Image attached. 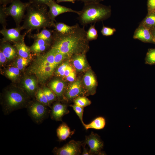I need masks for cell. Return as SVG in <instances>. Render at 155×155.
Returning <instances> with one entry per match:
<instances>
[{
  "label": "cell",
  "instance_id": "obj_19",
  "mask_svg": "<svg viewBox=\"0 0 155 155\" xmlns=\"http://www.w3.org/2000/svg\"><path fill=\"white\" fill-rule=\"evenodd\" d=\"M23 84L24 89L28 94L35 95L37 90V81L35 78L31 77H27L24 80Z\"/></svg>",
  "mask_w": 155,
  "mask_h": 155
},
{
  "label": "cell",
  "instance_id": "obj_12",
  "mask_svg": "<svg viewBox=\"0 0 155 155\" xmlns=\"http://www.w3.org/2000/svg\"><path fill=\"white\" fill-rule=\"evenodd\" d=\"M47 5L49 9L48 13L50 18L52 21L54 22H56V17L61 14L67 12H72L79 15L80 13V11H77L60 5L55 1L50 2Z\"/></svg>",
  "mask_w": 155,
  "mask_h": 155
},
{
  "label": "cell",
  "instance_id": "obj_9",
  "mask_svg": "<svg viewBox=\"0 0 155 155\" xmlns=\"http://www.w3.org/2000/svg\"><path fill=\"white\" fill-rule=\"evenodd\" d=\"M82 143L81 141L72 140L61 148L55 147L52 152L56 155H80Z\"/></svg>",
  "mask_w": 155,
  "mask_h": 155
},
{
  "label": "cell",
  "instance_id": "obj_5",
  "mask_svg": "<svg viewBox=\"0 0 155 155\" xmlns=\"http://www.w3.org/2000/svg\"><path fill=\"white\" fill-rule=\"evenodd\" d=\"M30 3L23 2L20 0H14L7 7H4V11L8 16H11L13 19L16 26L20 24L25 16L26 9Z\"/></svg>",
  "mask_w": 155,
  "mask_h": 155
},
{
  "label": "cell",
  "instance_id": "obj_48",
  "mask_svg": "<svg viewBox=\"0 0 155 155\" xmlns=\"http://www.w3.org/2000/svg\"><path fill=\"white\" fill-rule=\"evenodd\" d=\"M150 30L151 32L155 42V27L150 29Z\"/></svg>",
  "mask_w": 155,
  "mask_h": 155
},
{
  "label": "cell",
  "instance_id": "obj_41",
  "mask_svg": "<svg viewBox=\"0 0 155 155\" xmlns=\"http://www.w3.org/2000/svg\"><path fill=\"white\" fill-rule=\"evenodd\" d=\"M66 78L67 81L71 82H73L74 81L76 78L75 72L74 71L72 72Z\"/></svg>",
  "mask_w": 155,
  "mask_h": 155
},
{
  "label": "cell",
  "instance_id": "obj_29",
  "mask_svg": "<svg viewBox=\"0 0 155 155\" xmlns=\"http://www.w3.org/2000/svg\"><path fill=\"white\" fill-rule=\"evenodd\" d=\"M20 70L16 67H11L5 71L7 76L12 80H16L19 76Z\"/></svg>",
  "mask_w": 155,
  "mask_h": 155
},
{
  "label": "cell",
  "instance_id": "obj_18",
  "mask_svg": "<svg viewBox=\"0 0 155 155\" xmlns=\"http://www.w3.org/2000/svg\"><path fill=\"white\" fill-rule=\"evenodd\" d=\"M49 86L57 97L60 98L63 97L65 90V84L63 82L54 80L50 82Z\"/></svg>",
  "mask_w": 155,
  "mask_h": 155
},
{
  "label": "cell",
  "instance_id": "obj_26",
  "mask_svg": "<svg viewBox=\"0 0 155 155\" xmlns=\"http://www.w3.org/2000/svg\"><path fill=\"white\" fill-rule=\"evenodd\" d=\"M140 24L150 30L155 27V11L148 12Z\"/></svg>",
  "mask_w": 155,
  "mask_h": 155
},
{
  "label": "cell",
  "instance_id": "obj_22",
  "mask_svg": "<svg viewBox=\"0 0 155 155\" xmlns=\"http://www.w3.org/2000/svg\"><path fill=\"white\" fill-rule=\"evenodd\" d=\"M30 48L31 52L35 54H39L45 51L51 45L45 40L41 39L34 40Z\"/></svg>",
  "mask_w": 155,
  "mask_h": 155
},
{
  "label": "cell",
  "instance_id": "obj_28",
  "mask_svg": "<svg viewBox=\"0 0 155 155\" xmlns=\"http://www.w3.org/2000/svg\"><path fill=\"white\" fill-rule=\"evenodd\" d=\"M95 24H91L88 30L86 31V37L88 41L96 40L98 36V31L95 27Z\"/></svg>",
  "mask_w": 155,
  "mask_h": 155
},
{
  "label": "cell",
  "instance_id": "obj_38",
  "mask_svg": "<svg viewBox=\"0 0 155 155\" xmlns=\"http://www.w3.org/2000/svg\"><path fill=\"white\" fill-rule=\"evenodd\" d=\"M69 65L68 62H65L61 64L56 70V75L59 77H64L66 69Z\"/></svg>",
  "mask_w": 155,
  "mask_h": 155
},
{
  "label": "cell",
  "instance_id": "obj_16",
  "mask_svg": "<svg viewBox=\"0 0 155 155\" xmlns=\"http://www.w3.org/2000/svg\"><path fill=\"white\" fill-rule=\"evenodd\" d=\"M53 30L44 28L36 34H30L28 36L34 40L38 39H43L51 44L53 40Z\"/></svg>",
  "mask_w": 155,
  "mask_h": 155
},
{
  "label": "cell",
  "instance_id": "obj_47",
  "mask_svg": "<svg viewBox=\"0 0 155 155\" xmlns=\"http://www.w3.org/2000/svg\"><path fill=\"white\" fill-rule=\"evenodd\" d=\"M76 1L78 0H57L56 2L57 3L62 2H70L74 3Z\"/></svg>",
  "mask_w": 155,
  "mask_h": 155
},
{
  "label": "cell",
  "instance_id": "obj_8",
  "mask_svg": "<svg viewBox=\"0 0 155 155\" xmlns=\"http://www.w3.org/2000/svg\"><path fill=\"white\" fill-rule=\"evenodd\" d=\"M84 143L89 147L91 155H103L102 151L104 144L100 137L98 134L92 132L88 136H86Z\"/></svg>",
  "mask_w": 155,
  "mask_h": 155
},
{
  "label": "cell",
  "instance_id": "obj_32",
  "mask_svg": "<svg viewBox=\"0 0 155 155\" xmlns=\"http://www.w3.org/2000/svg\"><path fill=\"white\" fill-rule=\"evenodd\" d=\"M145 63L150 65L155 64V48L148 50L145 58Z\"/></svg>",
  "mask_w": 155,
  "mask_h": 155
},
{
  "label": "cell",
  "instance_id": "obj_37",
  "mask_svg": "<svg viewBox=\"0 0 155 155\" xmlns=\"http://www.w3.org/2000/svg\"><path fill=\"white\" fill-rule=\"evenodd\" d=\"M116 31L115 28L106 27L103 25L101 32L104 36H109L113 35Z\"/></svg>",
  "mask_w": 155,
  "mask_h": 155
},
{
  "label": "cell",
  "instance_id": "obj_15",
  "mask_svg": "<svg viewBox=\"0 0 155 155\" xmlns=\"http://www.w3.org/2000/svg\"><path fill=\"white\" fill-rule=\"evenodd\" d=\"M83 82L87 94H92L95 92L96 81L95 77L91 70L87 71L83 78Z\"/></svg>",
  "mask_w": 155,
  "mask_h": 155
},
{
  "label": "cell",
  "instance_id": "obj_17",
  "mask_svg": "<svg viewBox=\"0 0 155 155\" xmlns=\"http://www.w3.org/2000/svg\"><path fill=\"white\" fill-rule=\"evenodd\" d=\"M1 50L6 57L7 60H10L13 59L18 55L15 46L11 44L9 42L3 40L2 39Z\"/></svg>",
  "mask_w": 155,
  "mask_h": 155
},
{
  "label": "cell",
  "instance_id": "obj_36",
  "mask_svg": "<svg viewBox=\"0 0 155 155\" xmlns=\"http://www.w3.org/2000/svg\"><path fill=\"white\" fill-rule=\"evenodd\" d=\"M7 16L5 13L3 6L0 5V23L3 28H6L7 25L6 18Z\"/></svg>",
  "mask_w": 155,
  "mask_h": 155
},
{
  "label": "cell",
  "instance_id": "obj_24",
  "mask_svg": "<svg viewBox=\"0 0 155 155\" xmlns=\"http://www.w3.org/2000/svg\"><path fill=\"white\" fill-rule=\"evenodd\" d=\"M76 26V24L72 26H69L63 22H56L54 24L53 28V30L56 32L65 34L72 32Z\"/></svg>",
  "mask_w": 155,
  "mask_h": 155
},
{
  "label": "cell",
  "instance_id": "obj_46",
  "mask_svg": "<svg viewBox=\"0 0 155 155\" xmlns=\"http://www.w3.org/2000/svg\"><path fill=\"white\" fill-rule=\"evenodd\" d=\"M14 0H0V4L4 7H6L7 5L10 3Z\"/></svg>",
  "mask_w": 155,
  "mask_h": 155
},
{
  "label": "cell",
  "instance_id": "obj_43",
  "mask_svg": "<svg viewBox=\"0 0 155 155\" xmlns=\"http://www.w3.org/2000/svg\"><path fill=\"white\" fill-rule=\"evenodd\" d=\"M104 0H78L83 2L84 4L91 3H100Z\"/></svg>",
  "mask_w": 155,
  "mask_h": 155
},
{
  "label": "cell",
  "instance_id": "obj_39",
  "mask_svg": "<svg viewBox=\"0 0 155 155\" xmlns=\"http://www.w3.org/2000/svg\"><path fill=\"white\" fill-rule=\"evenodd\" d=\"M30 3L38 5H46L51 1L55 0H28Z\"/></svg>",
  "mask_w": 155,
  "mask_h": 155
},
{
  "label": "cell",
  "instance_id": "obj_35",
  "mask_svg": "<svg viewBox=\"0 0 155 155\" xmlns=\"http://www.w3.org/2000/svg\"><path fill=\"white\" fill-rule=\"evenodd\" d=\"M55 52V54L54 59V64L57 66L65 59L70 58L65 54L60 52Z\"/></svg>",
  "mask_w": 155,
  "mask_h": 155
},
{
  "label": "cell",
  "instance_id": "obj_10",
  "mask_svg": "<svg viewBox=\"0 0 155 155\" xmlns=\"http://www.w3.org/2000/svg\"><path fill=\"white\" fill-rule=\"evenodd\" d=\"M21 26H16L15 28L10 29L2 28L0 31L1 34L3 36L2 40L14 43L24 40L25 33L22 35L21 31L22 30Z\"/></svg>",
  "mask_w": 155,
  "mask_h": 155
},
{
  "label": "cell",
  "instance_id": "obj_20",
  "mask_svg": "<svg viewBox=\"0 0 155 155\" xmlns=\"http://www.w3.org/2000/svg\"><path fill=\"white\" fill-rule=\"evenodd\" d=\"M56 132L57 136L61 141L65 140L74 133V131H71L67 125L64 122L62 123L58 127Z\"/></svg>",
  "mask_w": 155,
  "mask_h": 155
},
{
  "label": "cell",
  "instance_id": "obj_23",
  "mask_svg": "<svg viewBox=\"0 0 155 155\" xmlns=\"http://www.w3.org/2000/svg\"><path fill=\"white\" fill-rule=\"evenodd\" d=\"M19 56L25 58L30 57L31 51L30 48L26 45L24 40L14 43Z\"/></svg>",
  "mask_w": 155,
  "mask_h": 155
},
{
  "label": "cell",
  "instance_id": "obj_31",
  "mask_svg": "<svg viewBox=\"0 0 155 155\" xmlns=\"http://www.w3.org/2000/svg\"><path fill=\"white\" fill-rule=\"evenodd\" d=\"M42 89L51 107V104L56 100L57 96L49 88L44 87Z\"/></svg>",
  "mask_w": 155,
  "mask_h": 155
},
{
  "label": "cell",
  "instance_id": "obj_27",
  "mask_svg": "<svg viewBox=\"0 0 155 155\" xmlns=\"http://www.w3.org/2000/svg\"><path fill=\"white\" fill-rule=\"evenodd\" d=\"M35 96L37 101L51 108L49 101L43 92L42 89L39 88L37 90Z\"/></svg>",
  "mask_w": 155,
  "mask_h": 155
},
{
  "label": "cell",
  "instance_id": "obj_21",
  "mask_svg": "<svg viewBox=\"0 0 155 155\" xmlns=\"http://www.w3.org/2000/svg\"><path fill=\"white\" fill-rule=\"evenodd\" d=\"M73 60V65L79 71L84 70L87 67V63L85 55L84 53L75 54Z\"/></svg>",
  "mask_w": 155,
  "mask_h": 155
},
{
  "label": "cell",
  "instance_id": "obj_25",
  "mask_svg": "<svg viewBox=\"0 0 155 155\" xmlns=\"http://www.w3.org/2000/svg\"><path fill=\"white\" fill-rule=\"evenodd\" d=\"M105 124V119L102 117H99L95 119L90 123H84L83 125L86 130L89 129H101L104 127Z\"/></svg>",
  "mask_w": 155,
  "mask_h": 155
},
{
  "label": "cell",
  "instance_id": "obj_1",
  "mask_svg": "<svg viewBox=\"0 0 155 155\" xmlns=\"http://www.w3.org/2000/svg\"><path fill=\"white\" fill-rule=\"evenodd\" d=\"M84 27H80L78 24H76L73 30L65 34H60L53 30V40L50 49L69 57L75 54L84 53L89 48V41L86 37V31Z\"/></svg>",
  "mask_w": 155,
  "mask_h": 155
},
{
  "label": "cell",
  "instance_id": "obj_14",
  "mask_svg": "<svg viewBox=\"0 0 155 155\" xmlns=\"http://www.w3.org/2000/svg\"><path fill=\"white\" fill-rule=\"evenodd\" d=\"M50 112L51 119L56 121H62L63 117L68 114L69 111L67 105L60 102L54 104Z\"/></svg>",
  "mask_w": 155,
  "mask_h": 155
},
{
  "label": "cell",
  "instance_id": "obj_13",
  "mask_svg": "<svg viewBox=\"0 0 155 155\" xmlns=\"http://www.w3.org/2000/svg\"><path fill=\"white\" fill-rule=\"evenodd\" d=\"M133 38L144 42L155 43L150 30L140 24L135 30Z\"/></svg>",
  "mask_w": 155,
  "mask_h": 155
},
{
  "label": "cell",
  "instance_id": "obj_33",
  "mask_svg": "<svg viewBox=\"0 0 155 155\" xmlns=\"http://www.w3.org/2000/svg\"><path fill=\"white\" fill-rule=\"evenodd\" d=\"M16 61L17 67L20 70H21L28 65L30 62V59L29 58H25L19 56Z\"/></svg>",
  "mask_w": 155,
  "mask_h": 155
},
{
  "label": "cell",
  "instance_id": "obj_6",
  "mask_svg": "<svg viewBox=\"0 0 155 155\" xmlns=\"http://www.w3.org/2000/svg\"><path fill=\"white\" fill-rule=\"evenodd\" d=\"M31 71L39 81L44 82L52 75L57 66L46 61L40 55L38 57Z\"/></svg>",
  "mask_w": 155,
  "mask_h": 155
},
{
  "label": "cell",
  "instance_id": "obj_7",
  "mask_svg": "<svg viewBox=\"0 0 155 155\" xmlns=\"http://www.w3.org/2000/svg\"><path fill=\"white\" fill-rule=\"evenodd\" d=\"M48 107L36 100L29 102L26 108L28 115L32 121L39 124L48 117L51 111Z\"/></svg>",
  "mask_w": 155,
  "mask_h": 155
},
{
  "label": "cell",
  "instance_id": "obj_44",
  "mask_svg": "<svg viewBox=\"0 0 155 155\" xmlns=\"http://www.w3.org/2000/svg\"><path fill=\"white\" fill-rule=\"evenodd\" d=\"M7 60L6 57L3 54L2 51L0 49V61L1 64L5 63Z\"/></svg>",
  "mask_w": 155,
  "mask_h": 155
},
{
  "label": "cell",
  "instance_id": "obj_30",
  "mask_svg": "<svg viewBox=\"0 0 155 155\" xmlns=\"http://www.w3.org/2000/svg\"><path fill=\"white\" fill-rule=\"evenodd\" d=\"M73 101L74 104L84 108L89 105L91 103V101L85 96L78 97L74 99Z\"/></svg>",
  "mask_w": 155,
  "mask_h": 155
},
{
  "label": "cell",
  "instance_id": "obj_40",
  "mask_svg": "<svg viewBox=\"0 0 155 155\" xmlns=\"http://www.w3.org/2000/svg\"><path fill=\"white\" fill-rule=\"evenodd\" d=\"M147 7L148 12L155 11V0H148Z\"/></svg>",
  "mask_w": 155,
  "mask_h": 155
},
{
  "label": "cell",
  "instance_id": "obj_3",
  "mask_svg": "<svg viewBox=\"0 0 155 155\" xmlns=\"http://www.w3.org/2000/svg\"><path fill=\"white\" fill-rule=\"evenodd\" d=\"M111 14L110 5H104L100 3L84 4L78 19L80 24L85 26L107 20Z\"/></svg>",
  "mask_w": 155,
  "mask_h": 155
},
{
  "label": "cell",
  "instance_id": "obj_45",
  "mask_svg": "<svg viewBox=\"0 0 155 155\" xmlns=\"http://www.w3.org/2000/svg\"><path fill=\"white\" fill-rule=\"evenodd\" d=\"M86 144L83 142L82 143V145L83 148V152L82 153V155H91L89 150L87 148H86Z\"/></svg>",
  "mask_w": 155,
  "mask_h": 155
},
{
  "label": "cell",
  "instance_id": "obj_4",
  "mask_svg": "<svg viewBox=\"0 0 155 155\" xmlns=\"http://www.w3.org/2000/svg\"><path fill=\"white\" fill-rule=\"evenodd\" d=\"M28 97L23 91L11 89L6 91L3 96L2 110L5 115L26 107L29 102Z\"/></svg>",
  "mask_w": 155,
  "mask_h": 155
},
{
  "label": "cell",
  "instance_id": "obj_34",
  "mask_svg": "<svg viewBox=\"0 0 155 155\" xmlns=\"http://www.w3.org/2000/svg\"><path fill=\"white\" fill-rule=\"evenodd\" d=\"M70 106L72 108L79 117L82 124L83 125L84 124L83 122V119L84 108L75 104L70 105Z\"/></svg>",
  "mask_w": 155,
  "mask_h": 155
},
{
  "label": "cell",
  "instance_id": "obj_11",
  "mask_svg": "<svg viewBox=\"0 0 155 155\" xmlns=\"http://www.w3.org/2000/svg\"><path fill=\"white\" fill-rule=\"evenodd\" d=\"M86 93V91L82 87L81 81L77 80L69 85L65 92L63 97L67 101H70L78 97L84 96Z\"/></svg>",
  "mask_w": 155,
  "mask_h": 155
},
{
  "label": "cell",
  "instance_id": "obj_42",
  "mask_svg": "<svg viewBox=\"0 0 155 155\" xmlns=\"http://www.w3.org/2000/svg\"><path fill=\"white\" fill-rule=\"evenodd\" d=\"M74 71L71 66L69 65L66 67L65 71L64 76L65 78L71 72Z\"/></svg>",
  "mask_w": 155,
  "mask_h": 155
},
{
  "label": "cell",
  "instance_id": "obj_2",
  "mask_svg": "<svg viewBox=\"0 0 155 155\" xmlns=\"http://www.w3.org/2000/svg\"><path fill=\"white\" fill-rule=\"evenodd\" d=\"M46 5H38L30 3L26 10L22 30L27 34L34 30L38 32L41 29L53 27L55 22L51 20Z\"/></svg>",
  "mask_w": 155,
  "mask_h": 155
}]
</instances>
